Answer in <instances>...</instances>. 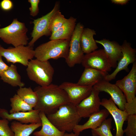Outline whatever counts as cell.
<instances>
[{
    "instance_id": "obj_1",
    "label": "cell",
    "mask_w": 136,
    "mask_h": 136,
    "mask_svg": "<svg viewBox=\"0 0 136 136\" xmlns=\"http://www.w3.org/2000/svg\"><path fill=\"white\" fill-rule=\"evenodd\" d=\"M33 90L38 97L37 103L34 109L42 112L46 115L55 113L61 106L70 102L65 91L59 86L55 84L39 86Z\"/></svg>"
},
{
    "instance_id": "obj_2",
    "label": "cell",
    "mask_w": 136,
    "mask_h": 136,
    "mask_svg": "<svg viewBox=\"0 0 136 136\" xmlns=\"http://www.w3.org/2000/svg\"><path fill=\"white\" fill-rule=\"evenodd\" d=\"M49 121L61 131L71 132L81 118L76 106L69 102L60 106L55 113L46 115Z\"/></svg>"
},
{
    "instance_id": "obj_3",
    "label": "cell",
    "mask_w": 136,
    "mask_h": 136,
    "mask_svg": "<svg viewBox=\"0 0 136 136\" xmlns=\"http://www.w3.org/2000/svg\"><path fill=\"white\" fill-rule=\"evenodd\" d=\"M70 41L64 40H53L42 44L34 50V57L42 61L50 59H66L68 55Z\"/></svg>"
},
{
    "instance_id": "obj_4",
    "label": "cell",
    "mask_w": 136,
    "mask_h": 136,
    "mask_svg": "<svg viewBox=\"0 0 136 136\" xmlns=\"http://www.w3.org/2000/svg\"><path fill=\"white\" fill-rule=\"evenodd\" d=\"M27 66V74L30 80L41 86L52 83L54 71L48 61L32 59L29 61Z\"/></svg>"
},
{
    "instance_id": "obj_5",
    "label": "cell",
    "mask_w": 136,
    "mask_h": 136,
    "mask_svg": "<svg viewBox=\"0 0 136 136\" xmlns=\"http://www.w3.org/2000/svg\"><path fill=\"white\" fill-rule=\"evenodd\" d=\"M27 31L24 23L14 19L10 24L0 28V38L5 43L12 44L14 47L26 46L28 40Z\"/></svg>"
},
{
    "instance_id": "obj_6",
    "label": "cell",
    "mask_w": 136,
    "mask_h": 136,
    "mask_svg": "<svg viewBox=\"0 0 136 136\" xmlns=\"http://www.w3.org/2000/svg\"><path fill=\"white\" fill-rule=\"evenodd\" d=\"M0 55L8 62L19 63L27 66L29 61L34 57L33 47L28 46H20L4 48L0 45Z\"/></svg>"
},
{
    "instance_id": "obj_7",
    "label": "cell",
    "mask_w": 136,
    "mask_h": 136,
    "mask_svg": "<svg viewBox=\"0 0 136 136\" xmlns=\"http://www.w3.org/2000/svg\"><path fill=\"white\" fill-rule=\"evenodd\" d=\"M59 3L56 2L52 10L46 14L34 20V26L31 33L32 40L28 46L33 47L35 43L44 36H51L52 33L49 28L51 21L55 14L59 11Z\"/></svg>"
},
{
    "instance_id": "obj_8",
    "label": "cell",
    "mask_w": 136,
    "mask_h": 136,
    "mask_svg": "<svg viewBox=\"0 0 136 136\" xmlns=\"http://www.w3.org/2000/svg\"><path fill=\"white\" fill-rule=\"evenodd\" d=\"M84 27L81 23L76 24L74 31L70 41V46L68 56L65 62L69 67L81 63L84 54L81 45L80 39L81 33Z\"/></svg>"
},
{
    "instance_id": "obj_9",
    "label": "cell",
    "mask_w": 136,
    "mask_h": 136,
    "mask_svg": "<svg viewBox=\"0 0 136 136\" xmlns=\"http://www.w3.org/2000/svg\"><path fill=\"white\" fill-rule=\"evenodd\" d=\"M85 68H90L108 73L111 66L103 49L96 50L85 54L81 63Z\"/></svg>"
},
{
    "instance_id": "obj_10",
    "label": "cell",
    "mask_w": 136,
    "mask_h": 136,
    "mask_svg": "<svg viewBox=\"0 0 136 136\" xmlns=\"http://www.w3.org/2000/svg\"><path fill=\"white\" fill-rule=\"evenodd\" d=\"M122 57L118 62L115 70L111 74H108L104 79L109 82L114 79L121 71H128V66L130 63L136 62V50L131 46V44L126 40H124L121 45Z\"/></svg>"
},
{
    "instance_id": "obj_11",
    "label": "cell",
    "mask_w": 136,
    "mask_h": 136,
    "mask_svg": "<svg viewBox=\"0 0 136 136\" xmlns=\"http://www.w3.org/2000/svg\"><path fill=\"white\" fill-rule=\"evenodd\" d=\"M115 84L123 93L126 103L130 104L136 101V62L133 63L128 74L117 81Z\"/></svg>"
},
{
    "instance_id": "obj_12",
    "label": "cell",
    "mask_w": 136,
    "mask_h": 136,
    "mask_svg": "<svg viewBox=\"0 0 136 136\" xmlns=\"http://www.w3.org/2000/svg\"><path fill=\"white\" fill-rule=\"evenodd\" d=\"M99 92L93 87L89 95L76 106L78 113L81 118L89 117L100 110L101 100L99 96Z\"/></svg>"
},
{
    "instance_id": "obj_13",
    "label": "cell",
    "mask_w": 136,
    "mask_h": 136,
    "mask_svg": "<svg viewBox=\"0 0 136 136\" xmlns=\"http://www.w3.org/2000/svg\"><path fill=\"white\" fill-rule=\"evenodd\" d=\"M59 86L67 93L70 103L76 106L89 95L93 88L67 82H63Z\"/></svg>"
},
{
    "instance_id": "obj_14",
    "label": "cell",
    "mask_w": 136,
    "mask_h": 136,
    "mask_svg": "<svg viewBox=\"0 0 136 136\" xmlns=\"http://www.w3.org/2000/svg\"><path fill=\"white\" fill-rule=\"evenodd\" d=\"M100 105L105 108L113 118L116 128L115 136H123V124L129 115L124 110L118 108L111 97L109 99H102L101 100Z\"/></svg>"
},
{
    "instance_id": "obj_15",
    "label": "cell",
    "mask_w": 136,
    "mask_h": 136,
    "mask_svg": "<svg viewBox=\"0 0 136 136\" xmlns=\"http://www.w3.org/2000/svg\"><path fill=\"white\" fill-rule=\"evenodd\" d=\"M93 87L100 92L104 91L109 94L119 108L124 110V105L126 102V98L122 92L115 84L111 83L104 79Z\"/></svg>"
},
{
    "instance_id": "obj_16",
    "label": "cell",
    "mask_w": 136,
    "mask_h": 136,
    "mask_svg": "<svg viewBox=\"0 0 136 136\" xmlns=\"http://www.w3.org/2000/svg\"><path fill=\"white\" fill-rule=\"evenodd\" d=\"M40 111L33 110L26 112H19L10 114L8 111L4 109H0V117L6 119L9 121L15 120L23 124L41 123L39 115Z\"/></svg>"
},
{
    "instance_id": "obj_17",
    "label": "cell",
    "mask_w": 136,
    "mask_h": 136,
    "mask_svg": "<svg viewBox=\"0 0 136 136\" xmlns=\"http://www.w3.org/2000/svg\"><path fill=\"white\" fill-rule=\"evenodd\" d=\"M96 43L101 45L112 67L116 68L118 62L122 57L121 46L117 42L103 39L95 40Z\"/></svg>"
},
{
    "instance_id": "obj_18",
    "label": "cell",
    "mask_w": 136,
    "mask_h": 136,
    "mask_svg": "<svg viewBox=\"0 0 136 136\" xmlns=\"http://www.w3.org/2000/svg\"><path fill=\"white\" fill-rule=\"evenodd\" d=\"M109 114L105 109L100 110L90 115L88 121L84 124L76 125L73 130V132L77 136H79L80 133L84 130L94 129L99 127Z\"/></svg>"
},
{
    "instance_id": "obj_19",
    "label": "cell",
    "mask_w": 136,
    "mask_h": 136,
    "mask_svg": "<svg viewBox=\"0 0 136 136\" xmlns=\"http://www.w3.org/2000/svg\"><path fill=\"white\" fill-rule=\"evenodd\" d=\"M108 74V73L97 70L85 68L77 83L83 86L93 87L104 79Z\"/></svg>"
},
{
    "instance_id": "obj_20",
    "label": "cell",
    "mask_w": 136,
    "mask_h": 136,
    "mask_svg": "<svg viewBox=\"0 0 136 136\" xmlns=\"http://www.w3.org/2000/svg\"><path fill=\"white\" fill-rule=\"evenodd\" d=\"M77 19L72 17L67 19L63 25L55 32L52 33L50 40H64L70 41L76 25Z\"/></svg>"
},
{
    "instance_id": "obj_21",
    "label": "cell",
    "mask_w": 136,
    "mask_h": 136,
    "mask_svg": "<svg viewBox=\"0 0 136 136\" xmlns=\"http://www.w3.org/2000/svg\"><path fill=\"white\" fill-rule=\"evenodd\" d=\"M39 114L42 127L40 130L33 132L34 136H63L65 132L60 131L56 128L43 112H40Z\"/></svg>"
},
{
    "instance_id": "obj_22",
    "label": "cell",
    "mask_w": 136,
    "mask_h": 136,
    "mask_svg": "<svg viewBox=\"0 0 136 136\" xmlns=\"http://www.w3.org/2000/svg\"><path fill=\"white\" fill-rule=\"evenodd\" d=\"M95 31L89 28H84L81 34L80 41L81 48L84 53H90L96 50L98 47L93 38L96 35Z\"/></svg>"
},
{
    "instance_id": "obj_23",
    "label": "cell",
    "mask_w": 136,
    "mask_h": 136,
    "mask_svg": "<svg viewBox=\"0 0 136 136\" xmlns=\"http://www.w3.org/2000/svg\"><path fill=\"white\" fill-rule=\"evenodd\" d=\"M1 79L6 83L13 87H23L25 83L21 81V77L18 73L16 66L13 64L0 75Z\"/></svg>"
},
{
    "instance_id": "obj_24",
    "label": "cell",
    "mask_w": 136,
    "mask_h": 136,
    "mask_svg": "<svg viewBox=\"0 0 136 136\" xmlns=\"http://www.w3.org/2000/svg\"><path fill=\"white\" fill-rule=\"evenodd\" d=\"M41 126V122L27 124L14 120L11 123L10 127L14 136H29L35 130Z\"/></svg>"
},
{
    "instance_id": "obj_25",
    "label": "cell",
    "mask_w": 136,
    "mask_h": 136,
    "mask_svg": "<svg viewBox=\"0 0 136 136\" xmlns=\"http://www.w3.org/2000/svg\"><path fill=\"white\" fill-rule=\"evenodd\" d=\"M17 94L33 108L37 103L38 95L31 87H19L17 90Z\"/></svg>"
},
{
    "instance_id": "obj_26",
    "label": "cell",
    "mask_w": 136,
    "mask_h": 136,
    "mask_svg": "<svg viewBox=\"0 0 136 136\" xmlns=\"http://www.w3.org/2000/svg\"><path fill=\"white\" fill-rule=\"evenodd\" d=\"M11 109L10 114L19 112H26L33 110V108L21 98L17 94H15L10 99Z\"/></svg>"
},
{
    "instance_id": "obj_27",
    "label": "cell",
    "mask_w": 136,
    "mask_h": 136,
    "mask_svg": "<svg viewBox=\"0 0 136 136\" xmlns=\"http://www.w3.org/2000/svg\"><path fill=\"white\" fill-rule=\"evenodd\" d=\"M112 119L110 118L106 119L99 127L91 129L92 136H113L111 132L112 122Z\"/></svg>"
},
{
    "instance_id": "obj_28",
    "label": "cell",
    "mask_w": 136,
    "mask_h": 136,
    "mask_svg": "<svg viewBox=\"0 0 136 136\" xmlns=\"http://www.w3.org/2000/svg\"><path fill=\"white\" fill-rule=\"evenodd\" d=\"M67 19L60 11L57 12L53 17L50 23L49 29L51 33L60 28Z\"/></svg>"
},
{
    "instance_id": "obj_29",
    "label": "cell",
    "mask_w": 136,
    "mask_h": 136,
    "mask_svg": "<svg viewBox=\"0 0 136 136\" xmlns=\"http://www.w3.org/2000/svg\"><path fill=\"white\" fill-rule=\"evenodd\" d=\"M126 128L124 131L126 136H136V115H129Z\"/></svg>"
},
{
    "instance_id": "obj_30",
    "label": "cell",
    "mask_w": 136,
    "mask_h": 136,
    "mask_svg": "<svg viewBox=\"0 0 136 136\" xmlns=\"http://www.w3.org/2000/svg\"><path fill=\"white\" fill-rule=\"evenodd\" d=\"M6 119H0V136H14V133L9 125Z\"/></svg>"
},
{
    "instance_id": "obj_31",
    "label": "cell",
    "mask_w": 136,
    "mask_h": 136,
    "mask_svg": "<svg viewBox=\"0 0 136 136\" xmlns=\"http://www.w3.org/2000/svg\"><path fill=\"white\" fill-rule=\"evenodd\" d=\"M28 1L30 4V7L29 8L30 15L33 17L36 16L39 12L38 5L40 1L29 0Z\"/></svg>"
},
{
    "instance_id": "obj_32",
    "label": "cell",
    "mask_w": 136,
    "mask_h": 136,
    "mask_svg": "<svg viewBox=\"0 0 136 136\" xmlns=\"http://www.w3.org/2000/svg\"><path fill=\"white\" fill-rule=\"evenodd\" d=\"M13 4L10 0H3L0 3L1 8L5 11H8L11 10L13 7Z\"/></svg>"
},
{
    "instance_id": "obj_33",
    "label": "cell",
    "mask_w": 136,
    "mask_h": 136,
    "mask_svg": "<svg viewBox=\"0 0 136 136\" xmlns=\"http://www.w3.org/2000/svg\"><path fill=\"white\" fill-rule=\"evenodd\" d=\"M9 66L3 61L2 56L0 55V75L7 69Z\"/></svg>"
},
{
    "instance_id": "obj_34",
    "label": "cell",
    "mask_w": 136,
    "mask_h": 136,
    "mask_svg": "<svg viewBox=\"0 0 136 136\" xmlns=\"http://www.w3.org/2000/svg\"><path fill=\"white\" fill-rule=\"evenodd\" d=\"M111 2L113 3L121 5H124L127 4L128 0H111Z\"/></svg>"
},
{
    "instance_id": "obj_35",
    "label": "cell",
    "mask_w": 136,
    "mask_h": 136,
    "mask_svg": "<svg viewBox=\"0 0 136 136\" xmlns=\"http://www.w3.org/2000/svg\"><path fill=\"white\" fill-rule=\"evenodd\" d=\"M63 136H77L73 132L71 133H65Z\"/></svg>"
},
{
    "instance_id": "obj_36",
    "label": "cell",
    "mask_w": 136,
    "mask_h": 136,
    "mask_svg": "<svg viewBox=\"0 0 136 136\" xmlns=\"http://www.w3.org/2000/svg\"><path fill=\"white\" fill-rule=\"evenodd\" d=\"M0 26H1V25L0 24Z\"/></svg>"
}]
</instances>
